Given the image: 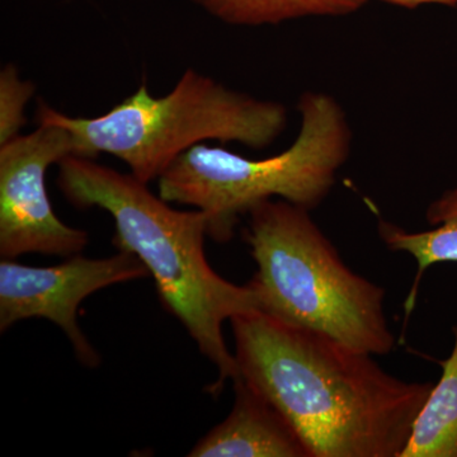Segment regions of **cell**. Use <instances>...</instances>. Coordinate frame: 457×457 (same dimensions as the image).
I'll use <instances>...</instances> for the list:
<instances>
[{
	"mask_svg": "<svg viewBox=\"0 0 457 457\" xmlns=\"http://www.w3.org/2000/svg\"><path fill=\"white\" fill-rule=\"evenodd\" d=\"M230 323L237 376L284 414L311 457L402 455L435 384L402 380L369 352L262 312Z\"/></svg>",
	"mask_w": 457,
	"mask_h": 457,
	"instance_id": "cell-1",
	"label": "cell"
},
{
	"mask_svg": "<svg viewBox=\"0 0 457 457\" xmlns=\"http://www.w3.org/2000/svg\"><path fill=\"white\" fill-rule=\"evenodd\" d=\"M57 186L78 209L98 207L112 216L113 245L145 264L165 309L218 369V380L209 393L219 395L224 384L239 375L222 327L236 315L258 308L251 286L231 284L207 262L206 215L200 210L173 209L131 173L83 156L71 155L59 164Z\"/></svg>",
	"mask_w": 457,
	"mask_h": 457,
	"instance_id": "cell-2",
	"label": "cell"
},
{
	"mask_svg": "<svg viewBox=\"0 0 457 457\" xmlns=\"http://www.w3.org/2000/svg\"><path fill=\"white\" fill-rule=\"evenodd\" d=\"M248 215L245 239L257 263L248 285L258 312L374 356L394 351L384 288L345 266L309 210L267 200Z\"/></svg>",
	"mask_w": 457,
	"mask_h": 457,
	"instance_id": "cell-3",
	"label": "cell"
},
{
	"mask_svg": "<svg viewBox=\"0 0 457 457\" xmlns=\"http://www.w3.org/2000/svg\"><path fill=\"white\" fill-rule=\"evenodd\" d=\"M36 121L68 129L77 141L75 156L96 159L107 153L149 185L204 141L240 143L255 150L270 146L285 131L287 111L279 102L228 89L187 69L163 97H153L143 83L130 97L92 119L71 117L40 102Z\"/></svg>",
	"mask_w": 457,
	"mask_h": 457,
	"instance_id": "cell-4",
	"label": "cell"
},
{
	"mask_svg": "<svg viewBox=\"0 0 457 457\" xmlns=\"http://www.w3.org/2000/svg\"><path fill=\"white\" fill-rule=\"evenodd\" d=\"M297 110L299 134L281 154L249 159L198 144L159 177V196L203 212L207 236L219 243L233 237L239 216L273 197L317 209L350 156L352 132L341 104L327 93H303Z\"/></svg>",
	"mask_w": 457,
	"mask_h": 457,
	"instance_id": "cell-5",
	"label": "cell"
},
{
	"mask_svg": "<svg viewBox=\"0 0 457 457\" xmlns=\"http://www.w3.org/2000/svg\"><path fill=\"white\" fill-rule=\"evenodd\" d=\"M71 155H78L77 141L60 125H38L31 134L0 145L2 258L29 253L73 257L88 245V233L60 220L47 195V170Z\"/></svg>",
	"mask_w": 457,
	"mask_h": 457,
	"instance_id": "cell-6",
	"label": "cell"
},
{
	"mask_svg": "<svg viewBox=\"0 0 457 457\" xmlns=\"http://www.w3.org/2000/svg\"><path fill=\"white\" fill-rule=\"evenodd\" d=\"M150 278L149 270L132 253L92 260L73 255L64 263L31 267L13 260L0 262V330L31 318H45L62 328L77 359L97 368L101 357L78 324L80 303L102 288Z\"/></svg>",
	"mask_w": 457,
	"mask_h": 457,
	"instance_id": "cell-7",
	"label": "cell"
},
{
	"mask_svg": "<svg viewBox=\"0 0 457 457\" xmlns=\"http://www.w3.org/2000/svg\"><path fill=\"white\" fill-rule=\"evenodd\" d=\"M233 409L191 450V457H311L299 433L245 378H234Z\"/></svg>",
	"mask_w": 457,
	"mask_h": 457,
	"instance_id": "cell-8",
	"label": "cell"
},
{
	"mask_svg": "<svg viewBox=\"0 0 457 457\" xmlns=\"http://www.w3.org/2000/svg\"><path fill=\"white\" fill-rule=\"evenodd\" d=\"M427 221L432 228L411 231L380 221L378 234L387 249L405 252L418 263V272L407 300V312L416 303L418 286L427 270L433 264L457 262V187L445 192L427 209Z\"/></svg>",
	"mask_w": 457,
	"mask_h": 457,
	"instance_id": "cell-9",
	"label": "cell"
},
{
	"mask_svg": "<svg viewBox=\"0 0 457 457\" xmlns=\"http://www.w3.org/2000/svg\"><path fill=\"white\" fill-rule=\"evenodd\" d=\"M453 352L441 361L442 375L420 409L400 457H457V326Z\"/></svg>",
	"mask_w": 457,
	"mask_h": 457,
	"instance_id": "cell-10",
	"label": "cell"
},
{
	"mask_svg": "<svg viewBox=\"0 0 457 457\" xmlns=\"http://www.w3.org/2000/svg\"><path fill=\"white\" fill-rule=\"evenodd\" d=\"M210 16L231 26L278 25L305 17H341L368 0H192Z\"/></svg>",
	"mask_w": 457,
	"mask_h": 457,
	"instance_id": "cell-11",
	"label": "cell"
},
{
	"mask_svg": "<svg viewBox=\"0 0 457 457\" xmlns=\"http://www.w3.org/2000/svg\"><path fill=\"white\" fill-rule=\"evenodd\" d=\"M35 89V84L21 79L16 65H5L0 71V145L21 135L25 108Z\"/></svg>",
	"mask_w": 457,
	"mask_h": 457,
	"instance_id": "cell-12",
	"label": "cell"
},
{
	"mask_svg": "<svg viewBox=\"0 0 457 457\" xmlns=\"http://www.w3.org/2000/svg\"><path fill=\"white\" fill-rule=\"evenodd\" d=\"M383 2L405 8H416L423 4H441L447 5V7H456L457 5V0H383Z\"/></svg>",
	"mask_w": 457,
	"mask_h": 457,
	"instance_id": "cell-13",
	"label": "cell"
}]
</instances>
